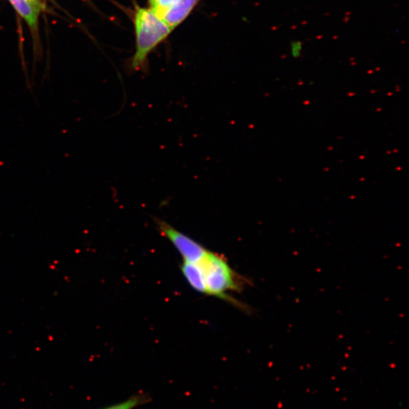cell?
Wrapping results in <instances>:
<instances>
[{"mask_svg": "<svg viewBox=\"0 0 409 409\" xmlns=\"http://www.w3.org/2000/svg\"><path fill=\"white\" fill-rule=\"evenodd\" d=\"M200 0H178L162 19L173 30L184 22Z\"/></svg>", "mask_w": 409, "mask_h": 409, "instance_id": "4", "label": "cell"}, {"mask_svg": "<svg viewBox=\"0 0 409 409\" xmlns=\"http://www.w3.org/2000/svg\"><path fill=\"white\" fill-rule=\"evenodd\" d=\"M180 269L183 275L193 289L199 293L206 294L204 275L199 264L190 263L184 261Z\"/></svg>", "mask_w": 409, "mask_h": 409, "instance_id": "6", "label": "cell"}, {"mask_svg": "<svg viewBox=\"0 0 409 409\" xmlns=\"http://www.w3.org/2000/svg\"><path fill=\"white\" fill-rule=\"evenodd\" d=\"M134 23L137 47L136 53L130 62V69L140 71L146 68L148 56L168 38L173 30L151 8L138 6L135 7Z\"/></svg>", "mask_w": 409, "mask_h": 409, "instance_id": "1", "label": "cell"}, {"mask_svg": "<svg viewBox=\"0 0 409 409\" xmlns=\"http://www.w3.org/2000/svg\"><path fill=\"white\" fill-rule=\"evenodd\" d=\"M17 12L28 22L30 27L36 29L38 16L43 5L39 0H10Z\"/></svg>", "mask_w": 409, "mask_h": 409, "instance_id": "5", "label": "cell"}, {"mask_svg": "<svg viewBox=\"0 0 409 409\" xmlns=\"http://www.w3.org/2000/svg\"><path fill=\"white\" fill-rule=\"evenodd\" d=\"M158 231L167 238L179 252L185 262L199 264L208 254V250L194 239L187 236L168 222L155 219Z\"/></svg>", "mask_w": 409, "mask_h": 409, "instance_id": "3", "label": "cell"}, {"mask_svg": "<svg viewBox=\"0 0 409 409\" xmlns=\"http://www.w3.org/2000/svg\"><path fill=\"white\" fill-rule=\"evenodd\" d=\"M199 265L203 272L207 295H214L247 310L245 304L228 294L231 291H241L245 285V279L233 271L227 260L222 255L208 251Z\"/></svg>", "mask_w": 409, "mask_h": 409, "instance_id": "2", "label": "cell"}, {"mask_svg": "<svg viewBox=\"0 0 409 409\" xmlns=\"http://www.w3.org/2000/svg\"><path fill=\"white\" fill-rule=\"evenodd\" d=\"M151 401L150 396L145 394H135L126 401L111 406L104 409H134Z\"/></svg>", "mask_w": 409, "mask_h": 409, "instance_id": "7", "label": "cell"}]
</instances>
